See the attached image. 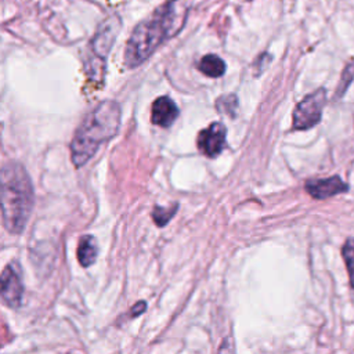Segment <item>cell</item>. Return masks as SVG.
I'll return each instance as SVG.
<instances>
[{
	"instance_id": "10",
	"label": "cell",
	"mask_w": 354,
	"mask_h": 354,
	"mask_svg": "<svg viewBox=\"0 0 354 354\" xmlns=\"http://www.w3.org/2000/svg\"><path fill=\"white\" fill-rule=\"evenodd\" d=\"M76 253H77V260L82 267L91 266L95 261L97 254H98V246H97L95 238L91 235L82 236L79 239Z\"/></svg>"
},
{
	"instance_id": "7",
	"label": "cell",
	"mask_w": 354,
	"mask_h": 354,
	"mask_svg": "<svg viewBox=\"0 0 354 354\" xmlns=\"http://www.w3.org/2000/svg\"><path fill=\"white\" fill-rule=\"evenodd\" d=\"M225 126L220 122H214L199 131L196 140L198 149L207 158H216L225 147Z\"/></svg>"
},
{
	"instance_id": "15",
	"label": "cell",
	"mask_w": 354,
	"mask_h": 354,
	"mask_svg": "<svg viewBox=\"0 0 354 354\" xmlns=\"http://www.w3.org/2000/svg\"><path fill=\"white\" fill-rule=\"evenodd\" d=\"M177 207H178V205H177V203L171 205L170 207L155 206V207H153V210H152V218H153L155 224H156L158 227H163V225H166V224L170 221V218L176 214Z\"/></svg>"
},
{
	"instance_id": "9",
	"label": "cell",
	"mask_w": 354,
	"mask_h": 354,
	"mask_svg": "<svg viewBox=\"0 0 354 354\" xmlns=\"http://www.w3.org/2000/svg\"><path fill=\"white\" fill-rule=\"evenodd\" d=\"M178 116V108L174 101L166 95L158 97L152 104L151 120L160 127H169Z\"/></svg>"
},
{
	"instance_id": "6",
	"label": "cell",
	"mask_w": 354,
	"mask_h": 354,
	"mask_svg": "<svg viewBox=\"0 0 354 354\" xmlns=\"http://www.w3.org/2000/svg\"><path fill=\"white\" fill-rule=\"evenodd\" d=\"M1 299L11 308L22 304L24 283L17 263H8L1 272Z\"/></svg>"
},
{
	"instance_id": "13",
	"label": "cell",
	"mask_w": 354,
	"mask_h": 354,
	"mask_svg": "<svg viewBox=\"0 0 354 354\" xmlns=\"http://www.w3.org/2000/svg\"><path fill=\"white\" fill-rule=\"evenodd\" d=\"M342 257L346 264V270L350 279V286L354 289V238L350 236L342 246Z\"/></svg>"
},
{
	"instance_id": "11",
	"label": "cell",
	"mask_w": 354,
	"mask_h": 354,
	"mask_svg": "<svg viewBox=\"0 0 354 354\" xmlns=\"http://www.w3.org/2000/svg\"><path fill=\"white\" fill-rule=\"evenodd\" d=\"M198 69L209 77H220L225 72V62L216 54H207L201 58Z\"/></svg>"
},
{
	"instance_id": "1",
	"label": "cell",
	"mask_w": 354,
	"mask_h": 354,
	"mask_svg": "<svg viewBox=\"0 0 354 354\" xmlns=\"http://www.w3.org/2000/svg\"><path fill=\"white\" fill-rule=\"evenodd\" d=\"M189 11V0H169L148 19L131 32L124 50V65L136 68L142 64L165 41L176 36L184 26Z\"/></svg>"
},
{
	"instance_id": "2",
	"label": "cell",
	"mask_w": 354,
	"mask_h": 354,
	"mask_svg": "<svg viewBox=\"0 0 354 354\" xmlns=\"http://www.w3.org/2000/svg\"><path fill=\"white\" fill-rule=\"evenodd\" d=\"M120 106L116 101L100 102L76 129L71 142V159L75 167L88 162L98 147L111 140L120 126Z\"/></svg>"
},
{
	"instance_id": "3",
	"label": "cell",
	"mask_w": 354,
	"mask_h": 354,
	"mask_svg": "<svg viewBox=\"0 0 354 354\" xmlns=\"http://www.w3.org/2000/svg\"><path fill=\"white\" fill-rule=\"evenodd\" d=\"M1 218L4 228L19 234L26 227L33 207V187L25 167L7 162L1 169Z\"/></svg>"
},
{
	"instance_id": "16",
	"label": "cell",
	"mask_w": 354,
	"mask_h": 354,
	"mask_svg": "<svg viewBox=\"0 0 354 354\" xmlns=\"http://www.w3.org/2000/svg\"><path fill=\"white\" fill-rule=\"evenodd\" d=\"M145 307H147V303H145V301H138L134 307H131L130 314H131L133 317H137V315H140V314H142V313L145 311Z\"/></svg>"
},
{
	"instance_id": "4",
	"label": "cell",
	"mask_w": 354,
	"mask_h": 354,
	"mask_svg": "<svg viewBox=\"0 0 354 354\" xmlns=\"http://www.w3.org/2000/svg\"><path fill=\"white\" fill-rule=\"evenodd\" d=\"M326 104V90L324 87L307 94L293 109L292 129L308 130L317 126L322 118V109Z\"/></svg>"
},
{
	"instance_id": "14",
	"label": "cell",
	"mask_w": 354,
	"mask_h": 354,
	"mask_svg": "<svg viewBox=\"0 0 354 354\" xmlns=\"http://www.w3.org/2000/svg\"><path fill=\"white\" fill-rule=\"evenodd\" d=\"M216 108L218 109V112L225 113L230 118H235L238 111V97L235 94L221 95L216 101Z\"/></svg>"
},
{
	"instance_id": "5",
	"label": "cell",
	"mask_w": 354,
	"mask_h": 354,
	"mask_svg": "<svg viewBox=\"0 0 354 354\" xmlns=\"http://www.w3.org/2000/svg\"><path fill=\"white\" fill-rule=\"evenodd\" d=\"M119 19L118 18H108L97 30L95 36L91 40V53L95 57L97 71L100 73V68L104 69V59L108 55L115 37L119 30ZM102 76V73H100Z\"/></svg>"
},
{
	"instance_id": "12",
	"label": "cell",
	"mask_w": 354,
	"mask_h": 354,
	"mask_svg": "<svg viewBox=\"0 0 354 354\" xmlns=\"http://www.w3.org/2000/svg\"><path fill=\"white\" fill-rule=\"evenodd\" d=\"M353 82H354V57L347 61V64L344 65V68L342 71L340 80L336 86V91H335V100H340L346 94L347 88L350 87V84Z\"/></svg>"
},
{
	"instance_id": "8",
	"label": "cell",
	"mask_w": 354,
	"mask_h": 354,
	"mask_svg": "<svg viewBox=\"0 0 354 354\" xmlns=\"http://www.w3.org/2000/svg\"><path fill=\"white\" fill-rule=\"evenodd\" d=\"M304 189L314 199H328L347 192L350 187L339 176H332L328 178H310L306 181Z\"/></svg>"
}]
</instances>
